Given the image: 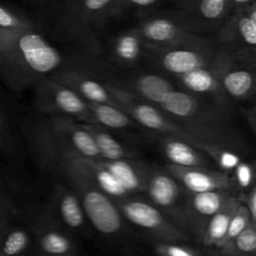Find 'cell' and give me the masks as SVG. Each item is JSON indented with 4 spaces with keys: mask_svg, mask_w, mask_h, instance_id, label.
Here are the masks:
<instances>
[{
    "mask_svg": "<svg viewBox=\"0 0 256 256\" xmlns=\"http://www.w3.org/2000/svg\"><path fill=\"white\" fill-rule=\"evenodd\" d=\"M0 256H2V254H1V252H0Z\"/></svg>",
    "mask_w": 256,
    "mask_h": 256,
    "instance_id": "obj_42",
    "label": "cell"
},
{
    "mask_svg": "<svg viewBox=\"0 0 256 256\" xmlns=\"http://www.w3.org/2000/svg\"><path fill=\"white\" fill-rule=\"evenodd\" d=\"M44 116L62 150L72 156L101 159L94 139L82 122L66 116Z\"/></svg>",
    "mask_w": 256,
    "mask_h": 256,
    "instance_id": "obj_19",
    "label": "cell"
},
{
    "mask_svg": "<svg viewBox=\"0 0 256 256\" xmlns=\"http://www.w3.org/2000/svg\"><path fill=\"white\" fill-rule=\"evenodd\" d=\"M233 193L236 192L231 190L187 192L185 202L187 233L195 245L200 246L208 221Z\"/></svg>",
    "mask_w": 256,
    "mask_h": 256,
    "instance_id": "obj_18",
    "label": "cell"
},
{
    "mask_svg": "<svg viewBox=\"0 0 256 256\" xmlns=\"http://www.w3.org/2000/svg\"><path fill=\"white\" fill-rule=\"evenodd\" d=\"M29 5L36 7L38 10H41L51 3H53L55 0H25Z\"/></svg>",
    "mask_w": 256,
    "mask_h": 256,
    "instance_id": "obj_40",
    "label": "cell"
},
{
    "mask_svg": "<svg viewBox=\"0 0 256 256\" xmlns=\"http://www.w3.org/2000/svg\"><path fill=\"white\" fill-rule=\"evenodd\" d=\"M160 0H114L110 10V19L116 18L130 10H139L151 7Z\"/></svg>",
    "mask_w": 256,
    "mask_h": 256,
    "instance_id": "obj_37",
    "label": "cell"
},
{
    "mask_svg": "<svg viewBox=\"0 0 256 256\" xmlns=\"http://www.w3.org/2000/svg\"><path fill=\"white\" fill-rule=\"evenodd\" d=\"M104 84L110 95L116 101L118 107L124 110L150 135H167L178 137L203 151L207 145H211L189 134L179 123H177L171 116L165 113L158 106L149 103L118 86L107 82H104Z\"/></svg>",
    "mask_w": 256,
    "mask_h": 256,
    "instance_id": "obj_6",
    "label": "cell"
},
{
    "mask_svg": "<svg viewBox=\"0 0 256 256\" xmlns=\"http://www.w3.org/2000/svg\"><path fill=\"white\" fill-rule=\"evenodd\" d=\"M36 189L28 174L0 160V220L22 222L27 206L37 202Z\"/></svg>",
    "mask_w": 256,
    "mask_h": 256,
    "instance_id": "obj_11",
    "label": "cell"
},
{
    "mask_svg": "<svg viewBox=\"0 0 256 256\" xmlns=\"http://www.w3.org/2000/svg\"><path fill=\"white\" fill-rule=\"evenodd\" d=\"M88 106L90 110L91 123L118 131L128 132L132 130H144L124 110L118 106L94 102H88Z\"/></svg>",
    "mask_w": 256,
    "mask_h": 256,
    "instance_id": "obj_29",
    "label": "cell"
},
{
    "mask_svg": "<svg viewBox=\"0 0 256 256\" xmlns=\"http://www.w3.org/2000/svg\"><path fill=\"white\" fill-rule=\"evenodd\" d=\"M172 78L179 89L220 106L233 108L234 101L225 94L220 82V53L218 47L210 65L196 68Z\"/></svg>",
    "mask_w": 256,
    "mask_h": 256,
    "instance_id": "obj_16",
    "label": "cell"
},
{
    "mask_svg": "<svg viewBox=\"0 0 256 256\" xmlns=\"http://www.w3.org/2000/svg\"><path fill=\"white\" fill-rule=\"evenodd\" d=\"M34 106L40 115L66 116L91 123L88 101L66 85L51 78L34 87Z\"/></svg>",
    "mask_w": 256,
    "mask_h": 256,
    "instance_id": "obj_8",
    "label": "cell"
},
{
    "mask_svg": "<svg viewBox=\"0 0 256 256\" xmlns=\"http://www.w3.org/2000/svg\"><path fill=\"white\" fill-rule=\"evenodd\" d=\"M82 124L94 139L101 159L117 160L139 158L140 153L128 144H125L123 140L120 139V136L111 132V129L94 123L82 122Z\"/></svg>",
    "mask_w": 256,
    "mask_h": 256,
    "instance_id": "obj_27",
    "label": "cell"
},
{
    "mask_svg": "<svg viewBox=\"0 0 256 256\" xmlns=\"http://www.w3.org/2000/svg\"><path fill=\"white\" fill-rule=\"evenodd\" d=\"M22 222L32 234L34 254L71 256L80 253L76 236L58 222L46 204L37 201L27 206Z\"/></svg>",
    "mask_w": 256,
    "mask_h": 256,
    "instance_id": "obj_5",
    "label": "cell"
},
{
    "mask_svg": "<svg viewBox=\"0 0 256 256\" xmlns=\"http://www.w3.org/2000/svg\"><path fill=\"white\" fill-rule=\"evenodd\" d=\"M131 194L144 193L147 178L152 166L137 159H98Z\"/></svg>",
    "mask_w": 256,
    "mask_h": 256,
    "instance_id": "obj_23",
    "label": "cell"
},
{
    "mask_svg": "<svg viewBox=\"0 0 256 256\" xmlns=\"http://www.w3.org/2000/svg\"><path fill=\"white\" fill-rule=\"evenodd\" d=\"M215 41L237 56L255 58L256 2L234 9L218 29Z\"/></svg>",
    "mask_w": 256,
    "mask_h": 256,
    "instance_id": "obj_13",
    "label": "cell"
},
{
    "mask_svg": "<svg viewBox=\"0 0 256 256\" xmlns=\"http://www.w3.org/2000/svg\"><path fill=\"white\" fill-rule=\"evenodd\" d=\"M236 193H243L248 191L254 184V174H255V166L253 161H249L248 159H242L237 166L231 172Z\"/></svg>",
    "mask_w": 256,
    "mask_h": 256,
    "instance_id": "obj_35",
    "label": "cell"
},
{
    "mask_svg": "<svg viewBox=\"0 0 256 256\" xmlns=\"http://www.w3.org/2000/svg\"><path fill=\"white\" fill-rule=\"evenodd\" d=\"M218 253L232 256H254L256 254V223L250 221L236 237L222 246Z\"/></svg>",
    "mask_w": 256,
    "mask_h": 256,
    "instance_id": "obj_31",
    "label": "cell"
},
{
    "mask_svg": "<svg viewBox=\"0 0 256 256\" xmlns=\"http://www.w3.org/2000/svg\"><path fill=\"white\" fill-rule=\"evenodd\" d=\"M240 201L237 193H233L226 200L223 206L210 218L200 242L201 248L208 250L214 249L217 252L220 242L227 231L230 220L237 210Z\"/></svg>",
    "mask_w": 256,
    "mask_h": 256,
    "instance_id": "obj_28",
    "label": "cell"
},
{
    "mask_svg": "<svg viewBox=\"0 0 256 256\" xmlns=\"http://www.w3.org/2000/svg\"><path fill=\"white\" fill-rule=\"evenodd\" d=\"M144 194L153 205L188 235L185 216L187 191L165 167H151Z\"/></svg>",
    "mask_w": 256,
    "mask_h": 256,
    "instance_id": "obj_9",
    "label": "cell"
},
{
    "mask_svg": "<svg viewBox=\"0 0 256 256\" xmlns=\"http://www.w3.org/2000/svg\"><path fill=\"white\" fill-rule=\"evenodd\" d=\"M66 65L60 51L46 40L39 27L0 28V76L11 90L34 87Z\"/></svg>",
    "mask_w": 256,
    "mask_h": 256,
    "instance_id": "obj_1",
    "label": "cell"
},
{
    "mask_svg": "<svg viewBox=\"0 0 256 256\" xmlns=\"http://www.w3.org/2000/svg\"><path fill=\"white\" fill-rule=\"evenodd\" d=\"M165 168L182 187L190 193L211 190H231L236 192L232 174L206 167H183L167 163Z\"/></svg>",
    "mask_w": 256,
    "mask_h": 256,
    "instance_id": "obj_20",
    "label": "cell"
},
{
    "mask_svg": "<svg viewBox=\"0 0 256 256\" xmlns=\"http://www.w3.org/2000/svg\"><path fill=\"white\" fill-rule=\"evenodd\" d=\"M61 148V147H60ZM62 150V148H61ZM79 168V170L100 190L106 193L113 200L123 199L131 194L123 187L119 180L105 168L99 160L84 157L72 156L62 150Z\"/></svg>",
    "mask_w": 256,
    "mask_h": 256,
    "instance_id": "obj_24",
    "label": "cell"
},
{
    "mask_svg": "<svg viewBox=\"0 0 256 256\" xmlns=\"http://www.w3.org/2000/svg\"><path fill=\"white\" fill-rule=\"evenodd\" d=\"M38 24L26 14L0 4V28L8 30L37 28Z\"/></svg>",
    "mask_w": 256,
    "mask_h": 256,
    "instance_id": "obj_33",
    "label": "cell"
},
{
    "mask_svg": "<svg viewBox=\"0 0 256 256\" xmlns=\"http://www.w3.org/2000/svg\"><path fill=\"white\" fill-rule=\"evenodd\" d=\"M56 149L48 174L54 178H63L75 190L94 231L109 239L121 237L127 222L114 200L79 170L76 164L64 154L58 142Z\"/></svg>",
    "mask_w": 256,
    "mask_h": 256,
    "instance_id": "obj_3",
    "label": "cell"
},
{
    "mask_svg": "<svg viewBox=\"0 0 256 256\" xmlns=\"http://www.w3.org/2000/svg\"><path fill=\"white\" fill-rule=\"evenodd\" d=\"M30 250L33 251V237L27 226L23 222L9 224L0 236L2 256L24 255Z\"/></svg>",
    "mask_w": 256,
    "mask_h": 256,
    "instance_id": "obj_30",
    "label": "cell"
},
{
    "mask_svg": "<svg viewBox=\"0 0 256 256\" xmlns=\"http://www.w3.org/2000/svg\"><path fill=\"white\" fill-rule=\"evenodd\" d=\"M127 223L152 242L191 243L190 237L176 226L147 198L130 195L114 200Z\"/></svg>",
    "mask_w": 256,
    "mask_h": 256,
    "instance_id": "obj_7",
    "label": "cell"
},
{
    "mask_svg": "<svg viewBox=\"0 0 256 256\" xmlns=\"http://www.w3.org/2000/svg\"><path fill=\"white\" fill-rule=\"evenodd\" d=\"M217 43L203 47L159 48L145 43L144 58L151 66L171 77L186 73L212 62L217 51Z\"/></svg>",
    "mask_w": 256,
    "mask_h": 256,
    "instance_id": "obj_12",
    "label": "cell"
},
{
    "mask_svg": "<svg viewBox=\"0 0 256 256\" xmlns=\"http://www.w3.org/2000/svg\"><path fill=\"white\" fill-rule=\"evenodd\" d=\"M158 107L199 140L236 151L245 158L249 156V144L235 123L233 108L201 99L179 88L167 93Z\"/></svg>",
    "mask_w": 256,
    "mask_h": 256,
    "instance_id": "obj_2",
    "label": "cell"
},
{
    "mask_svg": "<svg viewBox=\"0 0 256 256\" xmlns=\"http://www.w3.org/2000/svg\"><path fill=\"white\" fill-rule=\"evenodd\" d=\"M135 28L147 45L159 48L203 47L216 44L214 39L190 31L172 15L144 17Z\"/></svg>",
    "mask_w": 256,
    "mask_h": 256,
    "instance_id": "obj_10",
    "label": "cell"
},
{
    "mask_svg": "<svg viewBox=\"0 0 256 256\" xmlns=\"http://www.w3.org/2000/svg\"><path fill=\"white\" fill-rule=\"evenodd\" d=\"M157 139L161 153L167 163L183 167L213 168V161L200 148L174 136L151 135Z\"/></svg>",
    "mask_w": 256,
    "mask_h": 256,
    "instance_id": "obj_22",
    "label": "cell"
},
{
    "mask_svg": "<svg viewBox=\"0 0 256 256\" xmlns=\"http://www.w3.org/2000/svg\"><path fill=\"white\" fill-rule=\"evenodd\" d=\"M251 221L250 219V215H249V212L246 208V206L244 204H242L240 202L237 210L235 211L233 217L231 218L230 220V223L228 225V228H227V231L223 237V239L221 240L220 242V245H219V248L218 250L224 246L225 244H227L228 242H230L234 237H236L244 228L245 226ZM252 222V221H251ZM217 250V252H218Z\"/></svg>",
    "mask_w": 256,
    "mask_h": 256,
    "instance_id": "obj_36",
    "label": "cell"
},
{
    "mask_svg": "<svg viewBox=\"0 0 256 256\" xmlns=\"http://www.w3.org/2000/svg\"><path fill=\"white\" fill-rule=\"evenodd\" d=\"M204 152L211 158L217 169L230 173L237 164L245 158L236 151L215 145H207Z\"/></svg>",
    "mask_w": 256,
    "mask_h": 256,
    "instance_id": "obj_32",
    "label": "cell"
},
{
    "mask_svg": "<svg viewBox=\"0 0 256 256\" xmlns=\"http://www.w3.org/2000/svg\"><path fill=\"white\" fill-rule=\"evenodd\" d=\"M243 117L246 119L248 125L250 126V129L252 131V134H255V105L252 104L250 107H246L241 109Z\"/></svg>",
    "mask_w": 256,
    "mask_h": 256,
    "instance_id": "obj_39",
    "label": "cell"
},
{
    "mask_svg": "<svg viewBox=\"0 0 256 256\" xmlns=\"http://www.w3.org/2000/svg\"><path fill=\"white\" fill-rule=\"evenodd\" d=\"M49 78L58 81L75 91L88 102L106 103L118 106L114 98L108 92L104 82L81 67L66 65Z\"/></svg>",
    "mask_w": 256,
    "mask_h": 256,
    "instance_id": "obj_21",
    "label": "cell"
},
{
    "mask_svg": "<svg viewBox=\"0 0 256 256\" xmlns=\"http://www.w3.org/2000/svg\"><path fill=\"white\" fill-rule=\"evenodd\" d=\"M55 179L48 202L45 204L58 222L70 233L75 236H90L92 227L77 193L63 178Z\"/></svg>",
    "mask_w": 256,
    "mask_h": 256,
    "instance_id": "obj_15",
    "label": "cell"
},
{
    "mask_svg": "<svg viewBox=\"0 0 256 256\" xmlns=\"http://www.w3.org/2000/svg\"><path fill=\"white\" fill-rule=\"evenodd\" d=\"M220 53V82L232 101H249L255 95V60L236 56L218 45Z\"/></svg>",
    "mask_w": 256,
    "mask_h": 256,
    "instance_id": "obj_14",
    "label": "cell"
},
{
    "mask_svg": "<svg viewBox=\"0 0 256 256\" xmlns=\"http://www.w3.org/2000/svg\"><path fill=\"white\" fill-rule=\"evenodd\" d=\"M239 201L244 204L249 212L250 219L256 223V186L255 184L246 192L237 194Z\"/></svg>",
    "mask_w": 256,
    "mask_h": 256,
    "instance_id": "obj_38",
    "label": "cell"
},
{
    "mask_svg": "<svg viewBox=\"0 0 256 256\" xmlns=\"http://www.w3.org/2000/svg\"><path fill=\"white\" fill-rule=\"evenodd\" d=\"M95 74L100 75L102 81L118 86L156 106L167 93L177 88L173 81L160 73L144 72L120 75L117 72L100 69L95 71Z\"/></svg>",
    "mask_w": 256,
    "mask_h": 256,
    "instance_id": "obj_17",
    "label": "cell"
},
{
    "mask_svg": "<svg viewBox=\"0 0 256 256\" xmlns=\"http://www.w3.org/2000/svg\"><path fill=\"white\" fill-rule=\"evenodd\" d=\"M22 139L19 127H15L13 119L0 104V154L15 169L26 173Z\"/></svg>",
    "mask_w": 256,
    "mask_h": 256,
    "instance_id": "obj_26",
    "label": "cell"
},
{
    "mask_svg": "<svg viewBox=\"0 0 256 256\" xmlns=\"http://www.w3.org/2000/svg\"><path fill=\"white\" fill-rule=\"evenodd\" d=\"M9 224H11V223H10V222H5V221H1V220H0V236H1V234L3 233V231L6 229V227H7Z\"/></svg>",
    "mask_w": 256,
    "mask_h": 256,
    "instance_id": "obj_41",
    "label": "cell"
},
{
    "mask_svg": "<svg viewBox=\"0 0 256 256\" xmlns=\"http://www.w3.org/2000/svg\"><path fill=\"white\" fill-rule=\"evenodd\" d=\"M114 0H56L39 10L51 16L54 29L64 37L77 40L95 51L96 30L110 19Z\"/></svg>",
    "mask_w": 256,
    "mask_h": 256,
    "instance_id": "obj_4",
    "label": "cell"
},
{
    "mask_svg": "<svg viewBox=\"0 0 256 256\" xmlns=\"http://www.w3.org/2000/svg\"><path fill=\"white\" fill-rule=\"evenodd\" d=\"M145 42L133 27L121 32L112 41L110 46V60L117 68L135 67L141 59H144Z\"/></svg>",
    "mask_w": 256,
    "mask_h": 256,
    "instance_id": "obj_25",
    "label": "cell"
},
{
    "mask_svg": "<svg viewBox=\"0 0 256 256\" xmlns=\"http://www.w3.org/2000/svg\"><path fill=\"white\" fill-rule=\"evenodd\" d=\"M152 248L155 254L161 256H197L204 254L200 246L191 243L153 242Z\"/></svg>",
    "mask_w": 256,
    "mask_h": 256,
    "instance_id": "obj_34",
    "label": "cell"
}]
</instances>
